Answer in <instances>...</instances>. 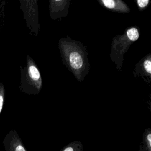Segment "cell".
Here are the masks:
<instances>
[{
    "label": "cell",
    "instance_id": "cell-3",
    "mask_svg": "<svg viewBox=\"0 0 151 151\" xmlns=\"http://www.w3.org/2000/svg\"><path fill=\"white\" fill-rule=\"evenodd\" d=\"M20 90L28 95L38 94L42 87V78L37 64L29 55L25 66L20 67Z\"/></svg>",
    "mask_w": 151,
    "mask_h": 151
},
{
    "label": "cell",
    "instance_id": "cell-12",
    "mask_svg": "<svg viewBox=\"0 0 151 151\" xmlns=\"http://www.w3.org/2000/svg\"><path fill=\"white\" fill-rule=\"evenodd\" d=\"M150 0H137L136 4L139 11H143L150 4Z\"/></svg>",
    "mask_w": 151,
    "mask_h": 151
},
{
    "label": "cell",
    "instance_id": "cell-2",
    "mask_svg": "<svg viewBox=\"0 0 151 151\" xmlns=\"http://www.w3.org/2000/svg\"><path fill=\"white\" fill-rule=\"evenodd\" d=\"M139 37V28L137 26H132L127 28L123 34H118L113 38L110 57L117 70H122L124 54L127 52L131 45Z\"/></svg>",
    "mask_w": 151,
    "mask_h": 151
},
{
    "label": "cell",
    "instance_id": "cell-10",
    "mask_svg": "<svg viewBox=\"0 0 151 151\" xmlns=\"http://www.w3.org/2000/svg\"><path fill=\"white\" fill-rule=\"evenodd\" d=\"M143 141L147 151H151V129L147 128L143 133Z\"/></svg>",
    "mask_w": 151,
    "mask_h": 151
},
{
    "label": "cell",
    "instance_id": "cell-13",
    "mask_svg": "<svg viewBox=\"0 0 151 151\" xmlns=\"http://www.w3.org/2000/svg\"><path fill=\"white\" fill-rule=\"evenodd\" d=\"M148 104H149V110L151 112V100L148 102Z\"/></svg>",
    "mask_w": 151,
    "mask_h": 151
},
{
    "label": "cell",
    "instance_id": "cell-7",
    "mask_svg": "<svg viewBox=\"0 0 151 151\" xmlns=\"http://www.w3.org/2000/svg\"><path fill=\"white\" fill-rule=\"evenodd\" d=\"M5 151H27L20 136L15 130L9 131L3 140Z\"/></svg>",
    "mask_w": 151,
    "mask_h": 151
},
{
    "label": "cell",
    "instance_id": "cell-14",
    "mask_svg": "<svg viewBox=\"0 0 151 151\" xmlns=\"http://www.w3.org/2000/svg\"><path fill=\"white\" fill-rule=\"evenodd\" d=\"M0 3H1V1H0Z\"/></svg>",
    "mask_w": 151,
    "mask_h": 151
},
{
    "label": "cell",
    "instance_id": "cell-9",
    "mask_svg": "<svg viewBox=\"0 0 151 151\" xmlns=\"http://www.w3.org/2000/svg\"><path fill=\"white\" fill-rule=\"evenodd\" d=\"M61 151H83V145L79 141H74L67 145Z\"/></svg>",
    "mask_w": 151,
    "mask_h": 151
},
{
    "label": "cell",
    "instance_id": "cell-5",
    "mask_svg": "<svg viewBox=\"0 0 151 151\" xmlns=\"http://www.w3.org/2000/svg\"><path fill=\"white\" fill-rule=\"evenodd\" d=\"M70 0H50L49 13L51 19L56 20L66 17L68 14Z\"/></svg>",
    "mask_w": 151,
    "mask_h": 151
},
{
    "label": "cell",
    "instance_id": "cell-1",
    "mask_svg": "<svg viewBox=\"0 0 151 151\" xmlns=\"http://www.w3.org/2000/svg\"><path fill=\"white\" fill-rule=\"evenodd\" d=\"M58 49L63 64L77 81H83L90 71L86 47L81 42L65 37L59 40Z\"/></svg>",
    "mask_w": 151,
    "mask_h": 151
},
{
    "label": "cell",
    "instance_id": "cell-8",
    "mask_svg": "<svg viewBox=\"0 0 151 151\" xmlns=\"http://www.w3.org/2000/svg\"><path fill=\"white\" fill-rule=\"evenodd\" d=\"M98 2L101 6L113 12L123 14L130 12V8L122 0H98Z\"/></svg>",
    "mask_w": 151,
    "mask_h": 151
},
{
    "label": "cell",
    "instance_id": "cell-11",
    "mask_svg": "<svg viewBox=\"0 0 151 151\" xmlns=\"http://www.w3.org/2000/svg\"><path fill=\"white\" fill-rule=\"evenodd\" d=\"M5 99V89L4 84L0 81V114L3 109Z\"/></svg>",
    "mask_w": 151,
    "mask_h": 151
},
{
    "label": "cell",
    "instance_id": "cell-4",
    "mask_svg": "<svg viewBox=\"0 0 151 151\" xmlns=\"http://www.w3.org/2000/svg\"><path fill=\"white\" fill-rule=\"evenodd\" d=\"M19 2L27 28L31 35L37 37L40 31L38 1L19 0Z\"/></svg>",
    "mask_w": 151,
    "mask_h": 151
},
{
    "label": "cell",
    "instance_id": "cell-6",
    "mask_svg": "<svg viewBox=\"0 0 151 151\" xmlns=\"http://www.w3.org/2000/svg\"><path fill=\"white\" fill-rule=\"evenodd\" d=\"M133 74L147 83H151V53L146 54L135 65Z\"/></svg>",
    "mask_w": 151,
    "mask_h": 151
}]
</instances>
